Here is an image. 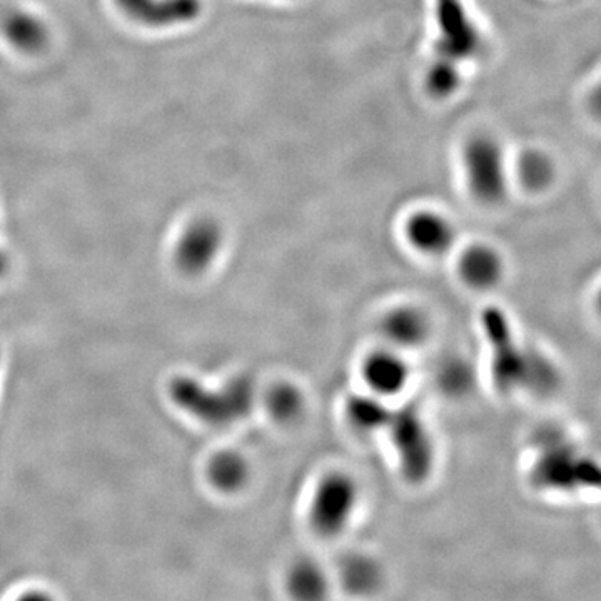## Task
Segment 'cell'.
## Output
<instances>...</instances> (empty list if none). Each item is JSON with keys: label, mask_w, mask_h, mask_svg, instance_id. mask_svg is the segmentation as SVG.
I'll use <instances>...</instances> for the list:
<instances>
[{"label": "cell", "mask_w": 601, "mask_h": 601, "mask_svg": "<svg viewBox=\"0 0 601 601\" xmlns=\"http://www.w3.org/2000/svg\"><path fill=\"white\" fill-rule=\"evenodd\" d=\"M483 329L490 343L491 376L496 388L505 393L516 389L548 391L555 384V369L548 359L516 341L510 319L501 309H486Z\"/></svg>", "instance_id": "1"}, {"label": "cell", "mask_w": 601, "mask_h": 601, "mask_svg": "<svg viewBox=\"0 0 601 601\" xmlns=\"http://www.w3.org/2000/svg\"><path fill=\"white\" fill-rule=\"evenodd\" d=\"M466 182L476 201L496 206L505 201L510 189L511 169L505 149L496 137L478 134L463 147Z\"/></svg>", "instance_id": "2"}, {"label": "cell", "mask_w": 601, "mask_h": 601, "mask_svg": "<svg viewBox=\"0 0 601 601\" xmlns=\"http://www.w3.org/2000/svg\"><path fill=\"white\" fill-rule=\"evenodd\" d=\"M535 463L531 468V480L545 490H570L576 483H601L600 466L583 460L580 453L560 436L545 433L536 441Z\"/></svg>", "instance_id": "3"}, {"label": "cell", "mask_w": 601, "mask_h": 601, "mask_svg": "<svg viewBox=\"0 0 601 601\" xmlns=\"http://www.w3.org/2000/svg\"><path fill=\"white\" fill-rule=\"evenodd\" d=\"M399 470L411 483H423L435 468L436 446L430 428L413 406L393 410L388 428Z\"/></svg>", "instance_id": "4"}, {"label": "cell", "mask_w": 601, "mask_h": 601, "mask_svg": "<svg viewBox=\"0 0 601 601\" xmlns=\"http://www.w3.org/2000/svg\"><path fill=\"white\" fill-rule=\"evenodd\" d=\"M359 505L358 483L341 471L319 480L309 501V523L319 536H338L353 521Z\"/></svg>", "instance_id": "5"}, {"label": "cell", "mask_w": 601, "mask_h": 601, "mask_svg": "<svg viewBox=\"0 0 601 601\" xmlns=\"http://www.w3.org/2000/svg\"><path fill=\"white\" fill-rule=\"evenodd\" d=\"M436 37L435 56L445 57L450 61H471L480 57L485 49V39L480 27L476 26L466 11L463 0H435Z\"/></svg>", "instance_id": "6"}, {"label": "cell", "mask_w": 601, "mask_h": 601, "mask_svg": "<svg viewBox=\"0 0 601 601\" xmlns=\"http://www.w3.org/2000/svg\"><path fill=\"white\" fill-rule=\"evenodd\" d=\"M179 393L187 408L213 423L241 420L254 405V386L248 378L236 379L221 393H211L191 381H184Z\"/></svg>", "instance_id": "7"}, {"label": "cell", "mask_w": 601, "mask_h": 601, "mask_svg": "<svg viewBox=\"0 0 601 601\" xmlns=\"http://www.w3.org/2000/svg\"><path fill=\"white\" fill-rule=\"evenodd\" d=\"M223 248V231L213 219H196L187 226L177 244V264L186 273H203Z\"/></svg>", "instance_id": "8"}, {"label": "cell", "mask_w": 601, "mask_h": 601, "mask_svg": "<svg viewBox=\"0 0 601 601\" xmlns=\"http://www.w3.org/2000/svg\"><path fill=\"white\" fill-rule=\"evenodd\" d=\"M116 4L129 19L152 29L189 24L203 11L201 0H116Z\"/></svg>", "instance_id": "9"}, {"label": "cell", "mask_w": 601, "mask_h": 601, "mask_svg": "<svg viewBox=\"0 0 601 601\" xmlns=\"http://www.w3.org/2000/svg\"><path fill=\"white\" fill-rule=\"evenodd\" d=\"M363 379L369 391L381 398H391L403 393L410 383V366L399 349H378L369 353L363 361Z\"/></svg>", "instance_id": "10"}, {"label": "cell", "mask_w": 601, "mask_h": 601, "mask_svg": "<svg viewBox=\"0 0 601 601\" xmlns=\"http://www.w3.org/2000/svg\"><path fill=\"white\" fill-rule=\"evenodd\" d=\"M408 243L425 256H443L456 241V228L445 214L421 209L411 214L405 224Z\"/></svg>", "instance_id": "11"}, {"label": "cell", "mask_w": 601, "mask_h": 601, "mask_svg": "<svg viewBox=\"0 0 601 601\" xmlns=\"http://www.w3.org/2000/svg\"><path fill=\"white\" fill-rule=\"evenodd\" d=\"M381 333L394 349H415L430 336V319L416 306H398L386 313Z\"/></svg>", "instance_id": "12"}, {"label": "cell", "mask_w": 601, "mask_h": 601, "mask_svg": "<svg viewBox=\"0 0 601 601\" xmlns=\"http://www.w3.org/2000/svg\"><path fill=\"white\" fill-rule=\"evenodd\" d=\"M458 271L470 288L488 291L496 288L505 276V261L490 244H473L461 253Z\"/></svg>", "instance_id": "13"}, {"label": "cell", "mask_w": 601, "mask_h": 601, "mask_svg": "<svg viewBox=\"0 0 601 601\" xmlns=\"http://www.w3.org/2000/svg\"><path fill=\"white\" fill-rule=\"evenodd\" d=\"M511 176L515 177L526 191H546L556 179V166L548 152L541 149H526L516 157Z\"/></svg>", "instance_id": "14"}, {"label": "cell", "mask_w": 601, "mask_h": 601, "mask_svg": "<svg viewBox=\"0 0 601 601\" xmlns=\"http://www.w3.org/2000/svg\"><path fill=\"white\" fill-rule=\"evenodd\" d=\"M393 410L378 394H354L346 401V418L354 430L376 433L386 430Z\"/></svg>", "instance_id": "15"}, {"label": "cell", "mask_w": 601, "mask_h": 601, "mask_svg": "<svg viewBox=\"0 0 601 601\" xmlns=\"http://www.w3.org/2000/svg\"><path fill=\"white\" fill-rule=\"evenodd\" d=\"M2 32L12 46L29 54L42 51L47 44L46 26L29 12H9L2 19Z\"/></svg>", "instance_id": "16"}, {"label": "cell", "mask_w": 601, "mask_h": 601, "mask_svg": "<svg viewBox=\"0 0 601 601\" xmlns=\"http://www.w3.org/2000/svg\"><path fill=\"white\" fill-rule=\"evenodd\" d=\"M288 590L296 600L316 601L328 596V576L314 561H298L288 573Z\"/></svg>", "instance_id": "17"}, {"label": "cell", "mask_w": 601, "mask_h": 601, "mask_svg": "<svg viewBox=\"0 0 601 601\" xmlns=\"http://www.w3.org/2000/svg\"><path fill=\"white\" fill-rule=\"evenodd\" d=\"M209 478L219 490L236 493L248 485L251 468L243 455H239L236 451H223L218 456H214L211 461Z\"/></svg>", "instance_id": "18"}, {"label": "cell", "mask_w": 601, "mask_h": 601, "mask_svg": "<svg viewBox=\"0 0 601 601\" xmlns=\"http://www.w3.org/2000/svg\"><path fill=\"white\" fill-rule=\"evenodd\" d=\"M266 406L274 420L293 425L306 411V398L296 384L279 383L269 389Z\"/></svg>", "instance_id": "19"}, {"label": "cell", "mask_w": 601, "mask_h": 601, "mask_svg": "<svg viewBox=\"0 0 601 601\" xmlns=\"http://www.w3.org/2000/svg\"><path fill=\"white\" fill-rule=\"evenodd\" d=\"M463 82L461 64L445 57H436L426 69V91L435 99H448L460 89Z\"/></svg>", "instance_id": "20"}, {"label": "cell", "mask_w": 601, "mask_h": 601, "mask_svg": "<svg viewBox=\"0 0 601 601\" xmlns=\"http://www.w3.org/2000/svg\"><path fill=\"white\" fill-rule=\"evenodd\" d=\"M381 570L378 563L368 556H353L344 563L343 580L349 590L356 593H371L381 583Z\"/></svg>", "instance_id": "21"}, {"label": "cell", "mask_w": 601, "mask_h": 601, "mask_svg": "<svg viewBox=\"0 0 601 601\" xmlns=\"http://www.w3.org/2000/svg\"><path fill=\"white\" fill-rule=\"evenodd\" d=\"M441 388L455 396L468 393V389L473 386V371L470 364L461 359L448 361L440 371Z\"/></svg>", "instance_id": "22"}, {"label": "cell", "mask_w": 601, "mask_h": 601, "mask_svg": "<svg viewBox=\"0 0 601 601\" xmlns=\"http://www.w3.org/2000/svg\"><path fill=\"white\" fill-rule=\"evenodd\" d=\"M588 111L591 116L601 122V77L595 86L591 87L588 94Z\"/></svg>", "instance_id": "23"}, {"label": "cell", "mask_w": 601, "mask_h": 601, "mask_svg": "<svg viewBox=\"0 0 601 601\" xmlns=\"http://www.w3.org/2000/svg\"><path fill=\"white\" fill-rule=\"evenodd\" d=\"M596 311H598L601 316V288L598 289V293H596Z\"/></svg>", "instance_id": "24"}]
</instances>
